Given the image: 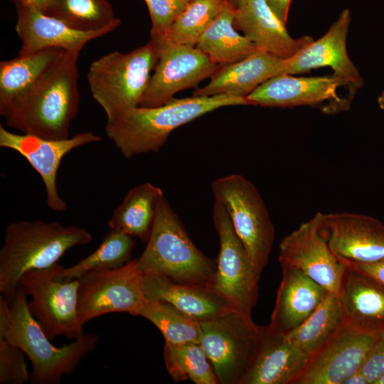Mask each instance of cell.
I'll return each instance as SVG.
<instances>
[{
    "instance_id": "6da1fadb",
    "label": "cell",
    "mask_w": 384,
    "mask_h": 384,
    "mask_svg": "<svg viewBox=\"0 0 384 384\" xmlns=\"http://www.w3.org/2000/svg\"><path fill=\"white\" fill-rule=\"evenodd\" d=\"M78 56L65 51L32 85L1 109L8 127L45 139L68 138L80 103Z\"/></svg>"
},
{
    "instance_id": "7a4b0ae2",
    "label": "cell",
    "mask_w": 384,
    "mask_h": 384,
    "mask_svg": "<svg viewBox=\"0 0 384 384\" xmlns=\"http://www.w3.org/2000/svg\"><path fill=\"white\" fill-rule=\"evenodd\" d=\"M26 294L18 286L8 301L0 296V337L18 346L32 364L33 384H60L100 343L96 334H84L72 343L56 347L29 311Z\"/></svg>"
},
{
    "instance_id": "3957f363",
    "label": "cell",
    "mask_w": 384,
    "mask_h": 384,
    "mask_svg": "<svg viewBox=\"0 0 384 384\" xmlns=\"http://www.w3.org/2000/svg\"><path fill=\"white\" fill-rule=\"evenodd\" d=\"M250 105L233 95L174 98L157 107L139 106L113 121H107V137L125 159L158 152L178 127L217 109Z\"/></svg>"
},
{
    "instance_id": "277c9868",
    "label": "cell",
    "mask_w": 384,
    "mask_h": 384,
    "mask_svg": "<svg viewBox=\"0 0 384 384\" xmlns=\"http://www.w3.org/2000/svg\"><path fill=\"white\" fill-rule=\"evenodd\" d=\"M92 239L85 228L58 222L38 220L9 223L0 250L1 294L11 301L24 273L56 264L68 250L85 245Z\"/></svg>"
},
{
    "instance_id": "5b68a950",
    "label": "cell",
    "mask_w": 384,
    "mask_h": 384,
    "mask_svg": "<svg viewBox=\"0 0 384 384\" xmlns=\"http://www.w3.org/2000/svg\"><path fill=\"white\" fill-rule=\"evenodd\" d=\"M146 242L137 259L144 274L161 276L180 283L210 284L216 260L207 257L195 245L164 195L159 201Z\"/></svg>"
},
{
    "instance_id": "8992f818",
    "label": "cell",
    "mask_w": 384,
    "mask_h": 384,
    "mask_svg": "<svg viewBox=\"0 0 384 384\" xmlns=\"http://www.w3.org/2000/svg\"><path fill=\"white\" fill-rule=\"evenodd\" d=\"M157 61L156 48L150 41L127 53L110 52L90 64L87 83L107 121L139 106Z\"/></svg>"
},
{
    "instance_id": "52a82bcc",
    "label": "cell",
    "mask_w": 384,
    "mask_h": 384,
    "mask_svg": "<svg viewBox=\"0 0 384 384\" xmlns=\"http://www.w3.org/2000/svg\"><path fill=\"white\" fill-rule=\"evenodd\" d=\"M211 189L214 199L226 209L260 279L274 240V225L260 193L251 181L236 174L215 179Z\"/></svg>"
},
{
    "instance_id": "ba28073f",
    "label": "cell",
    "mask_w": 384,
    "mask_h": 384,
    "mask_svg": "<svg viewBox=\"0 0 384 384\" xmlns=\"http://www.w3.org/2000/svg\"><path fill=\"white\" fill-rule=\"evenodd\" d=\"M200 324L199 343L218 383L242 384L255 357L262 326L235 309Z\"/></svg>"
},
{
    "instance_id": "9c48e42d",
    "label": "cell",
    "mask_w": 384,
    "mask_h": 384,
    "mask_svg": "<svg viewBox=\"0 0 384 384\" xmlns=\"http://www.w3.org/2000/svg\"><path fill=\"white\" fill-rule=\"evenodd\" d=\"M63 268L56 263L32 270L18 282L31 297L28 302L30 313L50 340L59 336L75 340L85 334L78 309L79 279H60L58 275Z\"/></svg>"
},
{
    "instance_id": "30bf717a",
    "label": "cell",
    "mask_w": 384,
    "mask_h": 384,
    "mask_svg": "<svg viewBox=\"0 0 384 384\" xmlns=\"http://www.w3.org/2000/svg\"><path fill=\"white\" fill-rule=\"evenodd\" d=\"M213 220L220 248L210 286L235 310L251 316L258 299L259 279L226 209L216 199Z\"/></svg>"
},
{
    "instance_id": "8fae6325",
    "label": "cell",
    "mask_w": 384,
    "mask_h": 384,
    "mask_svg": "<svg viewBox=\"0 0 384 384\" xmlns=\"http://www.w3.org/2000/svg\"><path fill=\"white\" fill-rule=\"evenodd\" d=\"M143 278L137 259L119 268L92 271L81 276L78 309L82 324L110 313L137 316L146 301Z\"/></svg>"
},
{
    "instance_id": "7c38bea8",
    "label": "cell",
    "mask_w": 384,
    "mask_h": 384,
    "mask_svg": "<svg viewBox=\"0 0 384 384\" xmlns=\"http://www.w3.org/2000/svg\"><path fill=\"white\" fill-rule=\"evenodd\" d=\"M323 213L317 212L285 236L279 245L280 265L294 267L327 292L338 294L346 266L331 250L322 228Z\"/></svg>"
},
{
    "instance_id": "4fadbf2b",
    "label": "cell",
    "mask_w": 384,
    "mask_h": 384,
    "mask_svg": "<svg viewBox=\"0 0 384 384\" xmlns=\"http://www.w3.org/2000/svg\"><path fill=\"white\" fill-rule=\"evenodd\" d=\"M154 45L158 61L139 105L141 107L164 105L174 99L178 92L196 87L219 68L196 46Z\"/></svg>"
},
{
    "instance_id": "5bb4252c",
    "label": "cell",
    "mask_w": 384,
    "mask_h": 384,
    "mask_svg": "<svg viewBox=\"0 0 384 384\" xmlns=\"http://www.w3.org/2000/svg\"><path fill=\"white\" fill-rule=\"evenodd\" d=\"M101 137L92 132H81L63 139L11 132L0 125V146L18 152L41 176L46 191L48 206L62 212L68 204L57 188V174L63 158L78 147L99 142Z\"/></svg>"
},
{
    "instance_id": "9a60e30c",
    "label": "cell",
    "mask_w": 384,
    "mask_h": 384,
    "mask_svg": "<svg viewBox=\"0 0 384 384\" xmlns=\"http://www.w3.org/2000/svg\"><path fill=\"white\" fill-rule=\"evenodd\" d=\"M378 336L342 325L311 355L292 384H342L358 371Z\"/></svg>"
},
{
    "instance_id": "2e32d148",
    "label": "cell",
    "mask_w": 384,
    "mask_h": 384,
    "mask_svg": "<svg viewBox=\"0 0 384 384\" xmlns=\"http://www.w3.org/2000/svg\"><path fill=\"white\" fill-rule=\"evenodd\" d=\"M341 86H346L344 81L334 75L294 77L283 73L267 80L245 97L250 105L277 107L314 105L329 100L323 112L331 114L350 106L337 95Z\"/></svg>"
},
{
    "instance_id": "e0dca14e",
    "label": "cell",
    "mask_w": 384,
    "mask_h": 384,
    "mask_svg": "<svg viewBox=\"0 0 384 384\" xmlns=\"http://www.w3.org/2000/svg\"><path fill=\"white\" fill-rule=\"evenodd\" d=\"M322 228L331 250L341 262L384 259V223L375 218L349 212L323 213Z\"/></svg>"
},
{
    "instance_id": "ac0fdd59",
    "label": "cell",
    "mask_w": 384,
    "mask_h": 384,
    "mask_svg": "<svg viewBox=\"0 0 384 384\" xmlns=\"http://www.w3.org/2000/svg\"><path fill=\"white\" fill-rule=\"evenodd\" d=\"M348 9L342 11L328 31L317 41H313L292 58L287 59L285 73H303L311 69L330 67L334 75L343 80L348 87L351 103L356 91L363 85L360 73L350 59L347 48V34L351 23Z\"/></svg>"
},
{
    "instance_id": "d6986e66",
    "label": "cell",
    "mask_w": 384,
    "mask_h": 384,
    "mask_svg": "<svg viewBox=\"0 0 384 384\" xmlns=\"http://www.w3.org/2000/svg\"><path fill=\"white\" fill-rule=\"evenodd\" d=\"M15 30L21 41L18 55H29L48 48H59L80 55L90 41L102 37L113 28L81 31L35 8H18Z\"/></svg>"
},
{
    "instance_id": "ffe728a7",
    "label": "cell",
    "mask_w": 384,
    "mask_h": 384,
    "mask_svg": "<svg viewBox=\"0 0 384 384\" xmlns=\"http://www.w3.org/2000/svg\"><path fill=\"white\" fill-rule=\"evenodd\" d=\"M234 24L257 50L282 59L292 58L314 41L308 36H291L266 0H247L236 9Z\"/></svg>"
},
{
    "instance_id": "44dd1931",
    "label": "cell",
    "mask_w": 384,
    "mask_h": 384,
    "mask_svg": "<svg viewBox=\"0 0 384 384\" xmlns=\"http://www.w3.org/2000/svg\"><path fill=\"white\" fill-rule=\"evenodd\" d=\"M338 297L343 325L377 336L384 331V286L346 267Z\"/></svg>"
},
{
    "instance_id": "7402d4cb",
    "label": "cell",
    "mask_w": 384,
    "mask_h": 384,
    "mask_svg": "<svg viewBox=\"0 0 384 384\" xmlns=\"http://www.w3.org/2000/svg\"><path fill=\"white\" fill-rule=\"evenodd\" d=\"M308 358L286 334L262 326L255 357L242 384H292Z\"/></svg>"
},
{
    "instance_id": "603a6c76",
    "label": "cell",
    "mask_w": 384,
    "mask_h": 384,
    "mask_svg": "<svg viewBox=\"0 0 384 384\" xmlns=\"http://www.w3.org/2000/svg\"><path fill=\"white\" fill-rule=\"evenodd\" d=\"M287 59H282L264 50L238 62L219 66L204 87L196 88L194 96L233 95L245 97L267 80L285 73Z\"/></svg>"
},
{
    "instance_id": "cb8c5ba5",
    "label": "cell",
    "mask_w": 384,
    "mask_h": 384,
    "mask_svg": "<svg viewBox=\"0 0 384 384\" xmlns=\"http://www.w3.org/2000/svg\"><path fill=\"white\" fill-rule=\"evenodd\" d=\"M143 289L146 299L170 304L199 321L235 309L209 284L180 283L161 276L144 274Z\"/></svg>"
},
{
    "instance_id": "d4e9b609",
    "label": "cell",
    "mask_w": 384,
    "mask_h": 384,
    "mask_svg": "<svg viewBox=\"0 0 384 384\" xmlns=\"http://www.w3.org/2000/svg\"><path fill=\"white\" fill-rule=\"evenodd\" d=\"M281 267L282 279L269 326L288 334L316 309L327 291L302 271L287 265Z\"/></svg>"
},
{
    "instance_id": "484cf974",
    "label": "cell",
    "mask_w": 384,
    "mask_h": 384,
    "mask_svg": "<svg viewBox=\"0 0 384 384\" xmlns=\"http://www.w3.org/2000/svg\"><path fill=\"white\" fill-rule=\"evenodd\" d=\"M235 9L230 4L202 33L196 47L219 66L241 60L257 48L235 27Z\"/></svg>"
},
{
    "instance_id": "4316f807",
    "label": "cell",
    "mask_w": 384,
    "mask_h": 384,
    "mask_svg": "<svg viewBox=\"0 0 384 384\" xmlns=\"http://www.w3.org/2000/svg\"><path fill=\"white\" fill-rule=\"evenodd\" d=\"M163 196L159 187L149 182L133 187L114 210L108 221L109 227L146 242L153 228L159 201Z\"/></svg>"
},
{
    "instance_id": "83f0119b",
    "label": "cell",
    "mask_w": 384,
    "mask_h": 384,
    "mask_svg": "<svg viewBox=\"0 0 384 384\" xmlns=\"http://www.w3.org/2000/svg\"><path fill=\"white\" fill-rule=\"evenodd\" d=\"M65 52L48 48L0 63V110L32 85Z\"/></svg>"
},
{
    "instance_id": "f1b7e54d",
    "label": "cell",
    "mask_w": 384,
    "mask_h": 384,
    "mask_svg": "<svg viewBox=\"0 0 384 384\" xmlns=\"http://www.w3.org/2000/svg\"><path fill=\"white\" fill-rule=\"evenodd\" d=\"M342 325L343 315L338 294L327 292L306 319L286 335L298 349L309 357Z\"/></svg>"
},
{
    "instance_id": "f546056e",
    "label": "cell",
    "mask_w": 384,
    "mask_h": 384,
    "mask_svg": "<svg viewBox=\"0 0 384 384\" xmlns=\"http://www.w3.org/2000/svg\"><path fill=\"white\" fill-rule=\"evenodd\" d=\"M134 245L132 236L120 230L110 228L94 252L75 265L64 267L58 277L70 281L90 272L119 268L132 260Z\"/></svg>"
},
{
    "instance_id": "4dcf8cb0",
    "label": "cell",
    "mask_w": 384,
    "mask_h": 384,
    "mask_svg": "<svg viewBox=\"0 0 384 384\" xmlns=\"http://www.w3.org/2000/svg\"><path fill=\"white\" fill-rule=\"evenodd\" d=\"M43 13L85 32L115 30L121 23L107 0H54Z\"/></svg>"
},
{
    "instance_id": "1f68e13d",
    "label": "cell",
    "mask_w": 384,
    "mask_h": 384,
    "mask_svg": "<svg viewBox=\"0 0 384 384\" xmlns=\"http://www.w3.org/2000/svg\"><path fill=\"white\" fill-rule=\"evenodd\" d=\"M228 4V0H191L166 33L157 41H150L196 46L204 31Z\"/></svg>"
},
{
    "instance_id": "d6a6232c",
    "label": "cell",
    "mask_w": 384,
    "mask_h": 384,
    "mask_svg": "<svg viewBox=\"0 0 384 384\" xmlns=\"http://www.w3.org/2000/svg\"><path fill=\"white\" fill-rule=\"evenodd\" d=\"M164 358L167 371L175 382L218 384L213 368L199 343L165 342Z\"/></svg>"
},
{
    "instance_id": "836d02e7",
    "label": "cell",
    "mask_w": 384,
    "mask_h": 384,
    "mask_svg": "<svg viewBox=\"0 0 384 384\" xmlns=\"http://www.w3.org/2000/svg\"><path fill=\"white\" fill-rule=\"evenodd\" d=\"M137 316L151 322L171 343H199L201 327L198 320L164 302L146 299Z\"/></svg>"
},
{
    "instance_id": "e575fe53",
    "label": "cell",
    "mask_w": 384,
    "mask_h": 384,
    "mask_svg": "<svg viewBox=\"0 0 384 384\" xmlns=\"http://www.w3.org/2000/svg\"><path fill=\"white\" fill-rule=\"evenodd\" d=\"M25 356L18 346L0 337L1 384H23L28 380Z\"/></svg>"
},
{
    "instance_id": "d590c367",
    "label": "cell",
    "mask_w": 384,
    "mask_h": 384,
    "mask_svg": "<svg viewBox=\"0 0 384 384\" xmlns=\"http://www.w3.org/2000/svg\"><path fill=\"white\" fill-rule=\"evenodd\" d=\"M144 1L151 17V40L157 41L166 33L191 0Z\"/></svg>"
},
{
    "instance_id": "8d00e7d4",
    "label": "cell",
    "mask_w": 384,
    "mask_h": 384,
    "mask_svg": "<svg viewBox=\"0 0 384 384\" xmlns=\"http://www.w3.org/2000/svg\"><path fill=\"white\" fill-rule=\"evenodd\" d=\"M359 370L368 384H377L384 374V338L378 337Z\"/></svg>"
},
{
    "instance_id": "74e56055",
    "label": "cell",
    "mask_w": 384,
    "mask_h": 384,
    "mask_svg": "<svg viewBox=\"0 0 384 384\" xmlns=\"http://www.w3.org/2000/svg\"><path fill=\"white\" fill-rule=\"evenodd\" d=\"M343 262L346 267L365 274L384 286V259L368 263H356L351 262Z\"/></svg>"
},
{
    "instance_id": "f35d334b",
    "label": "cell",
    "mask_w": 384,
    "mask_h": 384,
    "mask_svg": "<svg viewBox=\"0 0 384 384\" xmlns=\"http://www.w3.org/2000/svg\"><path fill=\"white\" fill-rule=\"evenodd\" d=\"M292 0H266L277 17L286 23Z\"/></svg>"
},
{
    "instance_id": "ab89813d",
    "label": "cell",
    "mask_w": 384,
    "mask_h": 384,
    "mask_svg": "<svg viewBox=\"0 0 384 384\" xmlns=\"http://www.w3.org/2000/svg\"><path fill=\"white\" fill-rule=\"evenodd\" d=\"M54 0H11L16 9L35 8L44 11Z\"/></svg>"
},
{
    "instance_id": "60d3db41",
    "label": "cell",
    "mask_w": 384,
    "mask_h": 384,
    "mask_svg": "<svg viewBox=\"0 0 384 384\" xmlns=\"http://www.w3.org/2000/svg\"><path fill=\"white\" fill-rule=\"evenodd\" d=\"M342 384H368V382L358 370L345 379Z\"/></svg>"
},
{
    "instance_id": "b9f144b4",
    "label": "cell",
    "mask_w": 384,
    "mask_h": 384,
    "mask_svg": "<svg viewBox=\"0 0 384 384\" xmlns=\"http://www.w3.org/2000/svg\"><path fill=\"white\" fill-rule=\"evenodd\" d=\"M230 4L236 9L243 5L247 0H228Z\"/></svg>"
},
{
    "instance_id": "7bdbcfd3",
    "label": "cell",
    "mask_w": 384,
    "mask_h": 384,
    "mask_svg": "<svg viewBox=\"0 0 384 384\" xmlns=\"http://www.w3.org/2000/svg\"><path fill=\"white\" fill-rule=\"evenodd\" d=\"M378 103L380 108L384 111V89L378 97Z\"/></svg>"
},
{
    "instance_id": "ee69618b",
    "label": "cell",
    "mask_w": 384,
    "mask_h": 384,
    "mask_svg": "<svg viewBox=\"0 0 384 384\" xmlns=\"http://www.w3.org/2000/svg\"><path fill=\"white\" fill-rule=\"evenodd\" d=\"M377 384H384V374L383 376L379 379Z\"/></svg>"
},
{
    "instance_id": "f6af8a7d",
    "label": "cell",
    "mask_w": 384,
    "mask_h": 384,
    "mask_svg": "<svg viewBox=\"0 0 384 384\" xmlns=\"http://www.w3.org/2000/svg\"><path fill=\"white\" fill-rule=\"evenodd\" d=\"M378 338H384V331L380 334V335L378 336Z\"/></svg>"
}]
</instances>
